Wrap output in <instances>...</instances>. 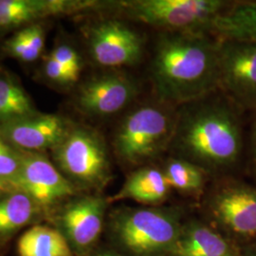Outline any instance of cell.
I'll list each match as a JSON object with an SVG mask.
<instances>
[{
  "label": "cell",
  "instance_id": "1",
  "mask_svg": "<svg viewBox=\"0 0 256 256\" xmlns=\"http://www.w3.org/2000/svg\"><path fill=\"white\" fill-rule=\"evenodd\" d=\"M150 75L162 102L202 100L218 88V41L205 32H162L156 43Z\"/></svg>",
  "mask_w": 256,
  "mask_h": 256
},
{
  "label": "cell",
  "instance_id": "2",
  "mask_svg": "<svg viewBox=\"0 0 256 256\" xmlns=\"http://www.w3.org/2000/svg\"><path fill=\"white\" fill-rule=\"evenodd\" d=\"M170 148L203 170L236 164L242 151V130L234 108L227 102L205 98L185 104L176 113Z\"/></svg>",
  "mask_w": 256,
  "mask_h": 256
},
{
  "label": "cell",
  "instance_id": "3",
  "mask_svg": "<svg viewBox=\"0 0 256 256\" xmlns=\"http://www.w3.org/2000/svg\"><path fill=\"white\" fill-rule=\"evenodd\" d=\"M176 112L165 104H142L129 112L116 131L113 146L120 160L138 165L153 160L171 146Z\"/></svg>",
  "mask_w": 256,
  "mask_h": 256
},
{
  "label": "cell",
  "instance_id": "4",
  "mask_svg": "<svg viewBox=\"0 0 256 256\" xmlns=\"http://www.w3.org/2000/svg\"><path fill=\"white\" fill-rule=\"evenodd\" d=\"M111 226L132 256H170L182 228L176 210L155 207L122 208L112 216Z\"/></svg>",
  "mask_w": 256,
  "mask_h": 256
},
{
  "label": "cell",
  "instance_id": "5",
  "mask_svg": "<svg viewBox=\"0 0 256 256\" xmlns=\"http://www.w3.org/2000/svg\"><path fill=\"white\" fill-rule=\"evenodd\" d=\"M108 5L130 20L166 32H205L227 6L220 0H128Z\"/></svg>",
  "mask_w": 256,
  "mask_h": 256
},
{
  "label": "cell",
  "instance_id": "6",
  "mask_svg": "<svg viewBox=\"0 0 256 256\" xmlns=\"http://www.w3.org/2000/svg\"><path fill=\"white\" fill-rule=\"evenodd\" d=\"M52 151L55 166L76 189L98 190L111 178L108 147L92 128L72 124L64 138Z\"/></svg>",
  "mask_w": 256,
  "mask_h": 256
},
{
  "label": "cell",
  "instance_id": "7",
  "mask_svg": "<svg viewBox=\"0 0 256 256\" xmlns=\"http://www.w3.org/2000/svg\"><path fill=\"white\" fill-rule=\"evenodd\" d=\"M218 88L236 106L256 110V43L218 39Z\"/></svg>",
  "mask_w": 256,
  "mask_h": 256
},
{
  "label": "cell",
  "instance_id": "8",
  "mask_svg": "<svg viewBox=\"0 0 256 256\" xmlns=\"http://www.w3.org/2000/svg\"><path fill=\"white\" fill-rule=\"evenodd\" d=\"M86 41L92 60L106 68L135 66L144 54L142 37L119 19H104L90 25Z\"/></svg>",
  "mask_w": 256,
  "mask_h": 256
},
{
  "label": "cell",
  "instance_id": "9",
  "mask_svg": "<svg viewBox=\"0 0 256 256\" xmlns=\"http://www.w3.org/2000/svg\"><path fill=\"white\" fill-rule=\"evenodd\" d=\"M138 92V84L133 77L112 70L84 82L75 102L78 110L88 116L108 117L126 108Z\"/></svg>",
  "mask_w": 256,
  "mask_h": 256
},
{
  "label": "cell",
  "instance_id": "10",
  "mask_svg": "<svg viewBox=\"0 0 256 256\" xmlns=\"http://www.w3.org/2000/svg\"><path fill=\"white\" fill-rule=\"evenodd\" d=\"M212 218L232 236L256 239V189L232 182L220 186L209 202Z\"/></svg>",
  "mask_w": 256,
  "mask_h": 256
},
{
  "label": "cell",
  "instance_id": "11",
  "mask_svg": "<svg viewBox=\"0 0 256 256\" xmlns=\"http://www.w3.org/2000/svg\"><path fill=\"white\" fill-rule=\"evenodd\" d=\"M38 208H48L76 194V188L42 153L22 151V164L14 184Z\"/></svg>",
  "mask_w": 256,
  "mask_h": 256
},
{
  "label": "cell",
  "instance_id": "12",
  "mask_svg": "<svg viewBox=\"0 0 256 256\" xmlns=\"http://www.w3.org/2000/svg\"><path fill=\"white\" fill-rule=\"evenodd\" d=\"M70 126L61 116L37 112L1 126L0 135L20 151L42 153L57 146Z\"/></svg>",
  "mask_w": 256,
  "mask_h": 256
},
{
  "label": "cell",
  "instance_id": "13",
  "mask_svg": "<svg viewBox=\"0 0 256 256\" xmlns=\"http://www.w3.org/2000/svg\"><path fill=\"white\" fill-rule=\"evenodd\" d=\"M108 200L97 196H86L70 202L60 220L66 238L78 250H84L101 234Z\"/></svg>",
  "mask_w": 256,
  "mask_h": 256
},
{
  "label": "cell",
  "instance_id": "14",
  "mask_svg": "<svg viewBox=\"0 0 256 256\" xmlns=\"http://www.w3.org/2000/svg\"><path fill=\"white\" fill-rule=\"evenodd\" d=\"M95 1L66 0H0V36L38 19L96 8Z\"/></svg>",
  "mask_w": 256,
  "mask_h": 256
},
{
  "label": "cell",
  "instance_id": "15",
  "mask_svg": "<svg viewBox=\"0 0 256 256\" xmlns=\"http://www.w3.org/2000/svg\"><path fill=\"white\" fill-rule=\"evenodd\" d=\"M171 256H245L228 239L200 222L182 226Z\"/></svg>",
  "mask_w": 256,
  "mask_h": 256
},
{
  "label": "cell",
  "instance_id": "16",
  "mask_svg": "<svg viewBox=\"0 0 256 256\" xmlns=\"http://www.w3.org/2000/svg\"><path fill=\"white\" fill-rule=\"evenodd\" d=\"M170 190L162 170L144 166L130 174L119 192L108 202L130 200L146 205H156L164 202Z\"/></svg>",
  "mask_w": 256,
  "mask_h": 256
},
{
  "label": "cell",
  "instance_id": "17",
  "mask_svg": "<svg viewBox=\"0 0 256 256\" xmlns=\"http://www.w3.org/2000/svg\"><path fill=\"white\" fill-rule=\"evenodd\" d=\"M220 40H239L256 43V1L234 4L225 10L210 26Z\"/></svg>",
  "mask_w": 256,
  "mask_h": 256
},
{
  "label": "cell",
  "instance_id": "18",
  "mask_svg": "<svg viewBox=\"0 0 256 256\" xmlns=\"http://www.w3.org/2000/svg\"><path fill=\"white\" fill-rule=\"evenodd\" d=\"M19 256H74L62 232L46 226H34L19 238Z\"/></svg>",
  "mask_w": 256,
  "mask_h": 256
},
{
  "label": "cell",
  "instance_id": "19",
  "mask_svg": "<svg viewBox=\"0 0 256 256\" xmlns=\"http://www.w3.org/2000/svg\"><path fill=\"white\" fill-rule=\"evenodd\" d=\"M36 113L22 86L7 72L0 70V128Z\"/></svg>",
  "mask_w": 256,
  "mask_h": 256
},
{
  "label": "cell",
  "instance_id": "20",
  "mask_svg": "<svg viewBox=\"0 0 256 256\" xmlns=\"http://www.w3.org/2000/svg\"><path fill=\"white\" fill-rule=\"evenodd\" d=\"M37 205L21 191H12L0 198V238L12 234L27 225L34 218Z\"/></svg>",
  "mask_w": 256,
  "mask_h": 256
},
{
  "label": "cell",
  "instance_id": "21",
  "mask_svg": "<svg viewBox=\"0 0 256 256\" xmlns=\"http://www.w3.org/2000/svg\"><path fill=\"white\" fill-rule=\"evenodd\" d=\"M203 171L200 167L178 156L167 160L162 170L170 189L188 194L198 192L203 188Z\"/></svg>",
  "mask_w": 256,
  "mask_h": 256
},
{
  "label": "cell",
  "instance_id": "22",
  "mask_svg": "<svg viewBox=\"0 0 256 256\" xmlns=\"http://www.w3.org/2000/svg\"><path fill=\"white\" fill-rule=\"evenodd\" d=\"M21 164L22 151L10 146L0 135V180L8 183L14 188V184L21 168Z\"/></svg>",
  "mask_w": 256,
  "mask_h": 256
},
{
  "label": "cell",
  "instance_id": "23",
  "mask_svg": "<svg viewBox=\"0 0 256 256\" xmlns=\"http://www.w3.org/2000/svg\"><path fill=\"white\" fill-rule=\"evenodd\" d=\"M4 50L12 58L25 63L34 62L41 55V52L30 42L23 28L5 42Z\"/></svg>",
  "mask_w": 256,
  "mask_h": 256
},
{
  "label": "cell",
  "instance_id": "24",
  "mask_svg": "<svg viewBox=\"0 0 256 256\" xmlns=\"http://www.w3.org/2000/svg\"><path fill=\"white\" fill-rule=\"evenodd\" d=\"M50 55L70 74L74 82H77L82 70V60L76 50L70 45H59Z\"/></svg>",
  "mask_w": 256,
  "mask_h": 256
},
{
  "label": "cell",
  "instance_id": "25",
  "mask_svg": "<svg viewBox=\"0 0 256 256\" xmlns=\"http://www.w3.org/2000/svg\"><path fill=\"white\" fill-rule=\"evenodd\" d=\"M44 74L50 81L60 84L68 86L74 84V80L64 68L59 64L52 55H48L44 63Z\"/></svg>",
  "mask_w": 256,
  "mask_h": 256
},
{
  "label": "cell",
  "instance_id": "26",
  "mask_svg": "<svg viewBox=\"0 0 256 256\" xmlns=\"http://www.w3.org/2000/svg\"><path fill=\"white\" fill-rule=\"evenodd\" d=\"M250 151H252V162L256 169V122L252 132V138H250Z\"/></svg>",
  "mask_w": 256,
  "mask_h": 256
},
{
  "label": "cell",
  "instance_id": "27",
  "mask_svg": "<svg viewBox=\"0 0 256 256\" xmlns=\"http://www.w3.org/2000/svg\"><path fill=\"white\" fill-rule=\"evenodd\" d=\"M12 191H16V190L10 184L0 180V198Z\"/></svg>",
  "mask_w": 256,
  "mask_h": 256
},
{
  "label": "cell",
  "instance_id": "28",
  "mask_svg": "<svg viewBox=\"0 0 256 256\" xmlns=\"http://www.w3.org/2000/svg\"><path fill=\"white\" fill-rule=\"evenodd\" d=\"M256 256V239L254 240V243L252 244V246L248 248L247 256Z\"/></svg>",
  "mask_w": 256,
  "mask_h": 256
},
{
  "label": "cell",
  "instance_id": "29",
  "mask_svg": "<svg viewBox=\"0 0 256 256\" xmlns=\"http://www.w3.org/2000/svg\"><path fill=\"white\" fill-rule=\"evenodd\" d=\"M117 256V254H100V256Z\"/></svg>",
  "mask_w": 256,
  "mask_h": 256
}]
</instances>
